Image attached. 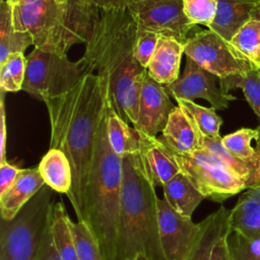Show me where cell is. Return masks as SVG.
Here are the masks:
<instances>
[{
	"label": "cell",
	"mask_w": 260,
	"mask_h": 260,
	"mask_svg": "<svg viewBox=\"0 0 260 260\" xmlns=\"http://www.w3.org/2000/svg\"><path fill=\"white\" fill-rule=\"evenodd\" d=\"M45 104L51 126L49 147L61 149L70 161L72 185L67 197L77 220L85 222V190L96 134L111 107L108 82L87 73L71 89Z\"/></svg>",
	"instance_id": "obj_1"
},
{
	"label": "cell",
	"mask_w": 260,
	"mask_h": 260,
	"mask_svg": "<svg viewBox=\"0 0 260 260\" xmlns=\"http://www.w3.org/2000/svg\"><path fill=\"white\" fill-rule=\"evenodd\" d=\"M137 25L127 9H100L82 56L89 73L94 70L109 87L111 108L127 123L135 124L147 69L134 56Z\"/></svg>",
	"instance_id": "obj_2"
},
{
	"label": "cell",
	"mask_w": 260,
	"mask_h": 260,
	"mask_svg": "<svg viewBox=\"0 0 260 260\" xmlns=\"http://www.w3.org/2000/svg\"><path fill=\"white\" fill-rule=\"evenodd\" d=\"M116 260H130L144 254L151 260H165L158 231L157 195L145 175L138 152L126 155Z\"/></svg>",
	"instance_id": "obj_3"
},
{
	"label": "cell",
	"mask_w": 260,
	"mask_h": 260,
	"mask_svg": "<svg viewBox=\"0 0 260 260\" xmlns=\"http://www.w3.org/2000/svg\"><path fill=\"white\" fill-rule=\"evenodd\" d=\"M122 181L123 161L110 146L106 115L98 130L85 190V222L105 260H116Z\"/></svg>",
	"instance_id": "obj_4"
},
{
	"label": "cell",
	"mask_w": 260,
	"mask_h": 260,
	"mask_svg": "<svg viewBox=\"0 0 260 260\" xmlns=\"http://www.w3.org/2000/svg\"><path fill=\"white\" fill-rule=\"evenodd\" d=\"M100 8L84 0H22L12 5L15 29L27 31L34 46L67 54L76 44H86Z\"/></svg>",
	"instance_id": "obj_5"
},
{
	"label": "cell",
	"mask_w": 260,
	"mask_h": 260,
	"mask_svg": "<svg viewBox=\"0 0 260 260\" xmlns=\"http://www.w3.org/2000/svg\"><path fill=\"white\" fill-rule=\"evenodd\" d=\"M45 184L12 219L1 218L0 260H36L54 203Z\"/></svg>",
	"instance_id": "obj_6"
},
{
	"label": "cell",
	"mask_w": 260,
	"mask_h": 260,
	"mask_svg": "<svg viewBox=\"0 0 260 260\" xmlns=\"http://www.w3.org/2000/svg\"><path fill=\"white\" fill-rule=\"evenodd\" d=\"M87 73L82 58L72 62L67 54L35 47L26 57L21 90L45 103L71 89Z\"/></svg>",
	"instance_id": "obj_7"
},
{
	"label": "cell",
	"mask_w": 260,
	"mask_h": 260,
	"mask_svg": "<svg viewBox=\"0 0 260 260\" xmlns=\"http://www.w3.org/2000/svg\"><path fill=\"white\" fill-rule=\"evenodd\" d=\"M162 143L175 158L180 172L189 179L205 199L222 203L230 197L247 189L241 179L230 172L205 149H198L190 153H179L171 149L164 141Z\"/></svg>",
	"instance_id": "obj_8"
},
{
	"label": "cell",
	"mask_w": 260,
	"mask_h": 260,
	"mask_svg": "<svg viewBox=\"0 0 260 260\" xmlns=\"http://www.w3.org/2000/svg\"><path fill=\"white\" fill-rule=\"evenodd\" d=\"M126 9L139 30L174 37L182 43L196 27L184 13L183 0H127Z\"/></svg>",
	"instance_id": "obj_9"
},
{
	"label": "cell",
	"mask_w": 260,
	"mask_h": 260,
	"mask_svg": "<svg viewBox=\"0 0 260 260\" xmlns=\"http://www.w3.org/2000/svg\"><path fill=\"white\" fill-rule=\"evenodd\" d=\"M184 54L219 79L254 67L237 56L230 44L209 28L191 35L184 43Z\"/></svg>",
	"instance_id": "obj_10"
},
{
	"label": "cell",
	"mask_w": 260,
	"mask_h": 260,
	"mask_svg": "<svg viewBox=\"0 0 260 260\" xmlns=\"http://www.w3.org/2000/svg\"><path fill=\"white\" fill-rule=\"evenodd\" d=\"M216 75L199 66L191 58L187 57L184 71L177 80L169 84H162L170 95L175 100L185 99L194 101L203 99L215 110H225L236 96L224 93L217 85Z\"/></svg>",
	"instance_id": "obj_11"
},
{
	"label": "cell",
	"mask_w": 260,
	"mask_h": 260,
	"mask_svg": "<svg viewBox=\"0 0 260 260\" xmlns=\"http://www.w3.org/2000/svg\"><path fill=\"white\" fill-rule=\"evenodd\" d=\"M158 231L165 260H186L200 231V222L176 212L167 200L157 199Z\"/></svg>",
	"instance_id": "obj_12"
},
{
	"label": "cell",
	"mask_w": 260,
	"mask_h": 260,
	"mask_svg": "<svg viewBox=\"0 0 260 260\" xmlns=\"http://www.w3.org/2000/svg\"><path fill=\"white\" fill-rule=\"evenodd\" d=\"M175 108L165 86L146 73L140 92L137 120L133 127L142 135L156 137L164 131Z\"/></svg>",
	"instance_id": "obj_13"
},
{
	"label": "cell",
	"mask_w": 260,
	"mask_h": 260,
	"mask_svg": "<svg viewBox=\"0 0 260 260\" xmlns=\"http://www.w3.org/2000/svg\"><path fill=\"white\" fill-rule=\"evenodd\" d=\"M138 132V131H137ZM139 157L142 169L154 187H164L180 169L166 145L158 137L140 134Z\"/></svg>",
	"instance_id": "obj_14"
},
{
	"label": "cell",
	"mask_w": 260,
	"mask_h": 260,
	"mask_svg": "<svg viewBox=\"0 0 260 260\" xmlns=\"http://www.w3.org/2000/svg\"><path fill=\"white\" fill-rule=\"evenodd\" d=\"M38 167L22 169L15 182L0 194V213L3 219H12L45 185Z\"/></svg>",
	"instance_id": "obj_15"
},
{
	"label": "cell",
	"mask_w": 260,
	"mask_h": 260,
	"mask_svg": "<svg viewBox=\"0 0 260 260\" xmlns=\"http://www.w3.org/2000/svg\"><path fill=\"white\" fill-rule=\"evenodd\" d=\"M184 43L174 37L160 36L147 66V73L158 83L169 84L180 76Z\"/></svg>",
	"instance_id": "obj_16"
},
{
	"label": "cell",
	"mask_w": 260,
	"mask_h": 260,
	"mask_svg": "<svg viewBox=\"0 0 260 260\" xmlns=\"http://www.w3.org/2000/svg\"><path fill=\"white\" fill-rule=\"evenodd\" d=\"M159 138L179 153H190L201 149V133L187 112L179 105L171 113Z\"/></svg>",
	"instance_id": "obj_17"
},
{
	"label": "cell",
	"mask_w": 260,
	"mask_h": 260,
	"mask_svg": "<svg viewBox=\"0 0 260 260\" xmlns=\"http://www.w3.org/2000/svg\"><path fill=\"white\" fill-rule=\"evenodd\" d=\"M230 212L231 209L220 206L200 221L198 237L186 260H210L216 242L231 231Z\"/></svg>",
	"instance_id": "obj_18"
},
{
	"label": "cell",
	"mask_w": 260,
	"mask_h": 260,
	"mask_svg": "<svg viewBox=\"0 0 260 260\" xmlns=\"http://www.w3.org/2000/svg\"><path fill=\"white\" fill-rule=\"evenodd\" d=\"M252 7V3L240 0H217L216 13L208 28L230 43L251 19Z\"/></svg>",
	"instance_id": "obj_19"
},
{
	"label": "cell",
	"mask_w": 260,
	"mask_h": 260,
	"mask_svg": "<svg viewBox=\"0 0 260 260\" xmlns=\"http://www.w3.org/2000/svg\"><path fill=\"white\" fill-rule=\"evenodd\" d=\"M201 149H205L217 158L230 172L241 179L247 189L260 185V172L252 164L242 159L224 147L219 137H208L201 134Z\"/></svg>",
	"instance_id": "obj_20"
},
{
	"label": "cell",
	"mask_w": 260,
	"mask_h": 260,
	"mask_svg": "<svg viewBox=\"0 0 260 260\" xmlns=\"http://www.w3.org/2000/svg\"><path fill=\"white\" fill-rule=\"evenodd\" d=\"M164 198L178 213L192 217L193 212L205 197L193 186L189 179L178 173L164 187Z\"/></svg>",
	"instance_id": "obj_21"
},
{
	"label": "cell",
	"mask_w": 260,
	"mask_h": 260,
	"mask_svg": "<svg viewBox=\"0 0 260 260\" xmlns=\"http://www.w3.org/2000/svg\"><path fill=\"white\" fill-rule=\"evenodd\" d=\"M45 181L55 192L68 194L72 185V171L68 157L58 148H50L38 165Z\"/></svg>",
	"instance_id": "obj_22"
},
{
	"label": "cell",
	"mask_w": 260,
	"mask_h": 260,
	"mask_svg": "<svg viewBox=\"0 0 260 260\" xmlns=\"http://www.w3.org/2000/svg\"><path fill=\"white\" fill-rule=\"evenodd\" d=\"M34 45V38L27 31L15 29L12 19V4L7 0L0 3V64L16 52H24Z\"/></svg>",
	"instance_id": "obj_23"
},
{
	"label": "cell",
	"mask_w": 260,
	"mask_h": 260,
	"mask_svg": "<svg viewBox=\"0 0 260 260\" xmlns=\"http://www.w3.org/2000/svg\"><path fill=\"white\" fill-rule=\"evenodd\" d=\"M107 135L111 148L121 158L139 152L140 135L111 107L107 114Z\"/></svg>",
	"instance_id": "obj_24"
},
{
	"label": "cell",
	"mask_w": 260,
	"mask_h": 260,
	"mask_svg": "<svg viewBox=\"0 0 260 260\" xmlns=\"http://www.w3.org/2000/svg\"><path fill=\"white\" fill-rule=\"evenodd\" d=\"M50 225L54 245L62 260H78L69 216L62 202L53 203Z\"/></svg>",
	"instance_id": "obj_25"
},
{
	"label": "cell",
	"mask_w": 260,
	"mask_h": 260,
	"mask_svg": "<svg viewBox=\"0 0 260 260\" xmlns=\"http://www.w3.org/2000/svg\"><path fill=\"white\" fill-rule=\"evenodd\" d=\"M221 141L232 153L252 164L260 172V128H241L221 137Z\"/></svg>",
	"instance_id": "obj_26"
},
{
	"label": "cell",
	"mask_w": 260,
	"mask_h": 260,
	"mask_svg": "<svg viewBox=\"0 0 260 260\" xmlns=\"http://www.w3.org/2000/svg\"><path fill=\"white\" fill-rule=\"evenodd\" d=\"M230 225L245 236L260 235V203L243 193L231 209Z\"/></svg>",
	"instance_id": "obj_27"
},
{
	"label": "cell",
	"mask_w": 260,
	"mask_h": 260,
	"mask_svg": "<svg viewBox=\"0 0 260 260\" xmlns=\"http://www.w3.org/2000/svg\"><path fill=\"white\" fill-rule=\"evenodd\" d=\"M219 86L224 93L241 88L246 101L259 119L260 126V69L253 67L241 74H234L219 79Z\"/></svg>",
	"instance_id": "obj_28"
},
{
	"label": "cell",
	"mask_w": 260,
	"mask_h": 260,
	"mask_svg": "<svg viewBox=\"0 0 260 260\" xmlns=\"http://www.w3.org/2000/svg\"><path fill=\"white\" fill-rule=\"evenodd\" d=\"M176 102L187 112L201 134L208 137L220 136L219 130L222 119L215 113L214 108H206L196 104L194 101L185 99H177Z\"/></svg>",
	"instance_id": "obj_29"
},
{
	"label": "cell",
	"mask_w": 260,
	"mask_h": 260,
	"mask_svg": "<svg viewBox=\"0 0 260 260\" xmlns=\"http://www.w3.org/2000/svg\"><path fill=\"white\" fill-rule=\"evenodd\" d=\"M229 44L237 56L252 63V60L260 52V21L250 19Z\"/></svg>",
	"instance_id": "obj_30"
},
{
	"label": "cell",
	"mask_w": 260,
	"mask_h": 260,
	"mask_svg": "<svg viewBox=\"0 0 260 260\" xmlns=\"http://www.w3.org/2000/svg\"><path fill=\"white\" fill-rule=\"evenodd\" d=\"M26 57L22 52L10 54L0 64V88L5 92L21 90L25 76Z\"/></svg>",
	"instance_id": "obj_31"
},
{
	"label": "cell",
	"mask_w": 260,
	"mask_h": 260,
	"mask_svg": "<svg viewBox=\"0 0 260 260\" xmlns=\"http://www.w3.org/2000/svg\"><path fill=\"white\" fill-rule=\"evenodd\" d=\"M69 225L73 234L78 260H105L98 241L84 221H72Z\"/></svg>",
	"instance_id": "obj_32"
},
{
	"label": "cell",
	"mask_w": 260,
	"mask_h": 260,
	"mask_svg": "<svg viewBox=\"0 0 260 260\" xmlns=\"http://www.w3.org/2000/svg\"><path fill=\"white\" fill-rule=\"evenodd\" d=\"M217 9V0H183V10L189 21L204 24L207 27L212 22Z\"/></svg>",
	"instance_id": "obj_33"
},
{
	"label": "cell",
	"mask_w": 260,
	"mask_h": 260,
	"mask_svg": "<svg viewBox=\"0 0 260 260\" xmlns=\"http://www.w3.org/2000/svg\"><path fill=\"white\" fill-rule=\"evenodd\" d=\"M159 35L153 31L148 30H139L137 31V38L134 47V56L138 63L147 68L149 61L155 50Z\"/></svg>",
	"instance_id": "obj_34"
},
{
	"label": "cell",
	"mask_w": 260,
	"mask_h": 260,
	"mask_svg": "<svg viewBox=\"0 0 260 260\" xmlns=\"http://www.w3.org/2000/svg\"><path fill=\"white\" fill-rule=\"evenodd\" d=\"M228 244L232 260H260L246 248L238 232H230L228 236Z\"/></svg>",
	"instance_id": "obj_35"
},
{
	"label": "cell",
	"mask_w": 260,
	"mask_h": 260,
	"mask_svg": "<svg viewBox=\"0 0 260 260\" xmlns=\"http://www.w3.org/2000/svg\"><path fill=\"white\" fill-rule=\"evenodd\" d=\"M36 260H62L53 242L50 221L45 232V235L43 237V240L41 242V245L39 247Z\"/></svg>",
	"instance_id": "obj_36"
},
{
	"label": "cell",
	"mask_w": 260,
	"mask_h": 260,
	"mask_svg": "<svg viewBox=\"0 0 260 260\" xmlns=\"http://www.w3.org/2000/svg\"><path fill=\"white\" fill-rule=\"evenodd\" d=\"M22 169L7 161L0 164V194L6 191L17 179Z\"/></svg>",
	"instance_id": "obj_37"
},
{
	"label": "cell",
	"mask_w": 260,
	"mask_h": 260,
	"mask_svg": "<svg viewBox=\"0 0 260 260\" xmlns=\"http://www.w3.org/2000/svg\"><path fill=\"white\" fill-rule=\"evenodd\" d=\"M4 90H1V102H0V164L7 161L6 159V116L4 106Z\"/></svg>",
	"instance_id": "obj_38"
},
{
	"label": "cell",
	"mask_w": 260,
	"mask_h": 260,
	"mask_svg": "<svg viewBox=\"0 0 260 260\" xmlns=\"http://www.w3.org/2000/svg\"><path fill=\"white\" fill-rule=\"evenodd\" d=\"M231 232V231H230ZM229 233L224 234L214 245L210 260H232L229 244H228V236Z\"/></svg>",
	"instance_id": "obj_39"
},
{
	"label": "cell",
	"mask_w": 260,
	"mask_h": 260,
	"mask_svg": "<svg viewBox=\"0 0 260 260\" xmlns=\"http://www.w3.org/2000/svg\"><path fill=\"white\" fill-rule=\"evenodd\" d=\"M87 3L103 10L126 9L127 0H84Z\"/></svg>",
	"instance_id": "obj_40"
},
{
	"label": "cell",
	"mask_w": 260,
	"mask_h": 260,
	"mask_svg": "<svg viewBox=\"0 0 260 260\" xmlns=\"http://www.w3.org/2000/svg\"><path fill=\"white\" fill-rule=\"evenodd\" d=\"M244 194L247 197H249V198H251V199L260 203V185L248 188L247 191L244 192Z\"/></svg>",
	"instance_id": "obj_41"
},
{
	"label": "cell",
	"mask_w": 260,
	"mask_h": 260,
	"mask_svg": "<svg viewBox=\"0 0 260 260\" xmlns=\"http://www.w3.org/2000/svg\"><path fill=\"white\" fill-rule=\"evenodd\" d=\"M251 19L260 21V2L253 4L252 10H251Z\"/></svg>",
	"instance_id": "obj_42"
},
{
	"label": "cell",
	"mask_w": 260,
	"mask_h": 260,
	"mask_svg": "<svg viewBox=\"0 0 260 260\" xmlns=\"http://www.w3.org/2000/svg\"><path fill=\"white\" fill-rule=\"evenodd\" d=\"M252 64L256 67V68H258V69H260V52L256 55V57L252 60Z\"/></svg>",
	"instance_id": "obj_43"
},
{
	"label": "cell",
	"mask_w": 260,
	"mask_h": 260,
	"mask_svg": "<svg viewBox=\"0 0 260 260\" xmlns=\"http://www.w3.org/2000/svg\"><path fill=\"white\" fill-rule=\"evenodd\" d=\"M130 260H151L150 258H148L146 255H144V254H138V255H136L134 258H132V259H130Z\"/></svg>",
	"instance_id": "obj_44"
},
{
	"label": "cell",
	"mask_w": 260,
	"mask_h": 260,
	"mask_svg": "<svg viewBox=\"0 0 260 260\" xmlns=\"http://www.w3.org/2000/svg\"><path fill=\"white\" fill-rule=\"evenodd\" d=\"M240 1L249 2V3H252V4H255V3H257V2H260V0H240Z\"/></svg>",
	"instance_id": "obj_45"
},
{
	"label": "cell",
	"mask_w": 260,
	"mask_h": 260,
	"mask_svg": "<svg viewBox=\"0 0 260 260\" xmlns=\"http://www.w3.org/2000/svg\"><path fill=\"white\" fill-rule=\"evenodd\" d=\"M7 1H8L9 3H11L12 5H13V4H15V3H17V0H7Z\"/></svg>",
	"instance_id": "obj_46"
},
{
	"label": "cell",
	"mask_w": 260,
	"mask_h": 260,
	"mask_svg": "<svg viewBox=\"0 0 260 260\" xmlns=\"http://www.w3.org/2000/svg\"><path fill=\"white\" fill-rule=\"evenodd\" d=\"M68 0H56V2H58V3H65V2H67Z\"/></svg>",
	"instance_id": "obj_47"
},
{
	"label": "cell",
	"mask_w": 260,
	"mask_h": 260,
	"mask_svg": "<svg viewBox=\"0 0 260 260\" xmlns=\"http://www.w3.org/2000/svg\"><path fill=\"white\" fill-rule=\"evenodd\" d=\"M20 1H22V0H17V2H20Z\"/></svg>",
	"instance_id": "obj_48"
},
{
	"label": "cell",
	"mask_w": 260,
	"mask_h": 260,
	"mask_svg": "<svg viewBox=\"0 0 260 260\" xmlns=\"http://www.w3.org/2000/svg\"><path fill=\"white\" fill-rule=\"evenodd\" d=\"M258 128H260V126H259V127H258Z\"/></svg>",
	"instance_id": "obj_49"
}]
</instances>
